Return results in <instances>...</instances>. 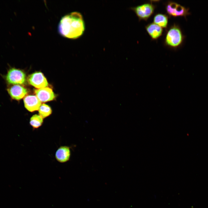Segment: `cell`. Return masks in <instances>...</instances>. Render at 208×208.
I'll use <instances>...</instances> for the list:
<instances>
[{"mask_svg":"<svg viewBox=\"0 0 208 208\" xmlns=\"http://www.w3.org/2000/svg\"><path fill=\"white\" fill-rule=\"evenodd\" d=\"M183 36L181 31L178 27L174 26L168 32L165 39L166 44L172 47H176L182 42Z\"/></svg>","mask_w":208,"mask_h":208,"instance_id":"cell-2","label":"cell"},{"mask_svg":"<svg viewBox=\"0 0 208 208\" xmlns=\"http://www.w3.org/2000/svg\"><path fill=\"white\" fill-rule=\"evenodd\" d=\"M27 80L30 85L38 89L46 87L48 85L46 79L40 72H36L29 75Z\"/></svg>","mask_w":208,"mask_h":208,"instance_id":"cell-6","label":"cell"},{"mask_svg":"<svg viewBox=\"0 0 208 208\" xmlns=\"http://www.w3.org/2000/svg\"><path fill=\"white\" fill-rule=\"evenodd\" d=\"M35 93L39 100L42 102H46L53 100L55 97L51 89L45 87L35 89Z\"/></svg>","mask_w":208,"mask_h":208,"instance_id":"cell-7","label":"cell"},{"mask_svg":"<svg viewBox=\"0 0 208 208\" xmlns=\"http://www.w3.org/2000/svg\"><path fill=\"white\" fill-rule=\"evenodd\" d=\"M7 82L11 85H22L26 81V75L21 70L14 68L8 71L5 77Z\"/></svg>","mask_w":208,"mask_h":208,"instance_id":"cell-3","label":"cell"},{"mask_svg":"<svg viewBox=\"0 0 208 208\" xmlns=\"http://www.w3.org/2000/svg\"><path fill=\"white\" fill-rule=\"evenodd\" d=\"M140 20H146L153 14L154 6L151 4L146 3L131 8Z\"/></svg>","mask_w":208,"mask_h":208,"instance_id":"cell-4","label":"cell"},{"mask_svg":"<svg viewBox=\"0 0 208 208\" xmlns=\"http://www.w3.org/2000/svg\"><path fill=\"white\" fill-rule=\"evenodd\" d=\"M154 23L159 26L161 27H166L168 24V18L165 15L158 14L154 17Z\"/></svg>","mask_w":208,"mask_h":208,"instance_id":"cell-12","label":"cell"},{"mask_svg":"<svg viewBox=\"0 0 208 208\" xmlns=\"http://www.w3.org/2000/svg\"><path fill=\"white\" fill-rule=\"evenodd\" d=\"M146 29L152 38L156 39L161 35L163 29L161 27L154 23H151L146 27Z\"/></svg>","mask_w":208,"mask_h":208,"instance_id":"cell-11","label":"cell"},{"mask_svg":"<svg viewBox=\"0 0 208 208\" xmlns=\"http://www.w3.org/2000/svg\"><path fill=\"white\" fill-rule=\"evenodd\" d=\"M7 90L11 98L16 100H19L23 99L27 92L26 88L18 85L10 86L8 88Z\"/></svg>","mask_w":208,"mask_h":208,"instance_id":"cell-8","label":"cell"},{"mask_svg":"<svg viewBox=\"0 0 208 208\" xmlns=\"http://www.w3.org/2000/svg\"><path fill=\"white\" fill-rule=\"evenodd\" d=\"M23 101L25 107L30 112L38 110L41 105V101L35 95L27 96L24 98Z\"/></svg>","mask_w":208,"mask_h":208,"instance_id":"cell-9","label":"cell"},{"mask_svg":"<svg viewBox=\"0 0 208 208\" xmlns=\"http://www.w3.org/2000/svg\"><path fill=\"white\" fill-rule=\"evenodd\" d=\"M166 9L169 15L173 16H183L186 17L190 14L188 9L174 2H169L166 5Z\"/></svg>","mask_w":208,"mask_h":208,"instance_id":"cell-5","label":"cell"},{"mask_svg":"<svg viewBox=\"0 0 208 208\" xmlns=\"http://www.w3.org/2000/svg\"><path fill=\"white\" fill-rule=\"evenodd\" d=\"M58 31L62 36L76 39L81 36L85 30V25L81 14L75 12L62 17L58 24Z\"/></svg>","mask_w":208,"mask_h":208,"instance_id":"cell-1","label":"cell"},{"mask_svg":"<svg viewBox=\"0 0 208 208\" xmlns=\"http://www.w3.org/2000/svg\"><path fill=\"white\" fill-rule=\"evenodd\" d=\"M43 123V118L39 115H34L30 118L29 123L34 129H38Z\"/></svg>","mask_w":208,"mask_h":208,"instance_id":"cell-13","label":"cell"},{"mask_svg":"<svg viewBox=\"0 0 208 208\" xmlns=\"http://www.w3.org/2000/svg\"><path fill=\"white\" fill-rule=\"evenodd\" d=\"M39 115L43 118L50 116L52 113L51 107L45 104H42L38 109Z\"/></svg>","mask_w":208,"mask_h":208,"instance_id":"cell-14","label":"cell"},{"mask_svg":"<svg viewBox=\"0 0 208 208\" xmlns=\"http://www.w3.org/2000/svg\"><path fill=\"white\" fill-rule=\"evenodd\" d=\"M71 155L69 147L61 146L57 150L55 153L56 160L61 163H64L68 161Z\"/></svg>","mask_w":208,"mask_h":208,"instance_id":"cell-10","label":"cell"}]
</instances>
